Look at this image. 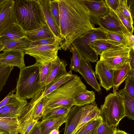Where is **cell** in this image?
I'll use <instances>...</instances> for the list:
<instances>
[{
  "label": "cell",
  "mask_w": 134,
  "mask_h": 134,
  "mask_svg": "<svg viewBox=\"0 0 134 134\" xmlns=\"http://www.w3.org/2000/svg\"><path fill=\"white\" fill-rule=\"evenodd\" d=\"M62 40L60 45L66 51L76 39L95 28L83 0H58Z\"/></svg>",
  "instance_id": "obj_1"
},
{
  "label": "cell",
  "mask_w": 134,
  "mask_h": 134,
  "mask_svg": "<svg viewBox=\"0 0 134 134\" xmlns=\"http://www.w3.org/2000/svg\"><path fill=\"white\" fill-rule=\"evenodd\" d=\"M87 90L80 77L75 75L73 78L43 98L45 111L58 107L70 108L74 105V97Z\"/></svg>",
  "instance_id": "obj_2"
},
{
  "label": "cell",
  "mask_w": 134,
  "mask_h": 134,
  "mask_svg": "<svg viewBox=\"0 0 134 134\" xmlns=\"http://www.w3.org/2000/svg\"><path fill=\"white\" fill-rule=\"evenodd\" d=\"M14 12L17 23L25 32L47 23L38 0H14Z\"/></svg>",
  "instance_id": "obj_3"
},
{
  "label": "cell",
  "mask_w": 134,
  "mask_h": 134,
  "mask_svg": "<svg viewBox=\"0 0 134 134\" xmlns=\"http://www.w3.org/2000/svg\"><path fill=\"white\" fill-rule=\"evenodd\" d=\"M40 65L35 63L20 70L15 88L17 97L25 100L31 98L44 86L40 82Z\"/></svg>",
  "instance_id": "obj_4"
},
{
  "label": "cell",
  "mask_w": 134,
  "mask_h": 134,
  "mask_svg": "<svg viewBox=\"0 0 134 134\" xmlns=\"http://www.w3.org/2000/svg\"><path fill=\"white\" fill-rule=\"evenodd\" d=\"M100 109L103 122L110 126H117L125 117L122 98L117 91L110 93L105 97Z\"/></svg>",
  "instance_id": "obj_5"
},
{
  "label": "cell",
  "mask_w": 134,
  "mask_h": 134,
  "mask_svg": "<svg viewBox=\"0 0 134 134\" xmlns=\"http://www.w3.org/2000/svg\"><path fill=\"white\" fill-rule=\"evenodd\" d=\"M105 39H107L106 32L100 27L95 28L76 39L71 45L75 48L82 57L95 63L98 59V55L89 45L96 40Z\"/></svg>",
  "instance_id": "obj_6"
},
{
  "label": "cell",
  "mask_w": 134,
  "mask_h": 134,
  "mask_svg": "<svg viewBox=\"0 0 134 134\" xmlns=\"http://www.w3.org/2000/svg\"><path fill=\"white\" fill-rule=\"evenodd\" d=\"M131 49L127 46L122 45L108 49L102 52L99 60L109 69H120L128 63Z\"/></svg>",
  "instance_id": "obj_7"
},
{
  "label": "cell",
  "mask_w": 134,
  "mask_h": 134,
  "mask_svg": "<svg viewBox=\"0 0 134 134\" xmlns=\"http://www.w3.org/2000/svg\"><path fill=\"white\" fill-rule=\"evenodd\" d=\"M60 43L57 41L50 45L27 48L23 50L25 54L29 55L34 57L36 63L41 64L47 62H52L58 57V53L61 49Z\"/></svg>",
  "instance_id": "obj_8"
},
{
  "label": "cell",
  "mask_w": 134,
  "mask_h": 134,
  "mask_svg": "<svg viewBox=\"0 0 134 134\" xmlns=\"http://www.w3.org/2000/svg\"><path fill=\"white\" fill-rule=\"evenodd\" d=\"M28 103L26 100L21 99L14 94L6 104L0 107V117L19 118Z\"/></svg>",
  "instance_id": "obj_9"
},
{
  "label": "cell",
  "mask_w": 134,
  "mask_h": 134,
  "mask_svg": "<svg viewBox=\"0 0 134 134\" xmlns=\"http://www.w3.org/2000/svg\"><path fill=\"white\" fill-rule=\"evenodd\" d=\"M109 13L103 16L92 18L93 24L98 25L106 32H128L122 26L114 14L109 10Z\"/></svg>",
  "instance_id": "obj_10"
},
{
  "label": "cell",
  "mask_w": 134,
  "mask_h": 134,
  "mask_svg": "<svg viewBox=\"0 0 134 134\" xmlns=\"http://www.w3.org/2000/svg\"><path fill=\"white\" fill-rule=\"evenodd\" d=\"M0 53V64L5 67L16 66L20 69L25 66V54L21 50H9Z\"/></svg>",
  "instance_id": "obj_11"
},
{
  "label": "cell",
  "mask_w": 134,
  "mask_h": 134,
  "mask_svg": "<svg viewBox=\"0 0 134 134\" xmlns=\"http://www.w3.org/2000/svg\"><path fill=\"white\" fill-rule=\"evenodd\" d=\"M75 75L70 70L68 73L47 85H45L31 98L29 103L30 104L36 103L41 99L50 94L59 87L73 78Z\"/></svg>",
  "instance_id": "obj_12"
},
{
  "label": "cell",
  "mask_w": 134,
  "mask_h": 134,
  "mask_svg": "<svg viewBox=\"0 0 134 134\" xmlns=\"http://www.w3.org/2000/svg\"><path fill=\"white\" fill-rule=\"evenodd\" d=\"M14 0H6L0 12V35L14 23H17L14 12Z\"/></svg>",
  "instance_id": "obj_13"
},
{
  "label": "cell",
  "mask_w": 134,
  "mask_h": 134,
  "mask_svg": "<svg viewBox=\"0 0 134 134\" xmlns=\"http://www.w3.org/2000/svg\"><path fill=\"white\" fill-rule=\"evenodd\" d=\"M114 70L109 69L102 62H97L95 73L99 82V85L108 91L112 88Z\"/></svg>",
  "instance_id": "obj_14"
},
{
  "label": "cell",
  "mask_w": 134,
  "mask_h": 134,
  "mask_svg": "<svg viewBox=\"0 0 134 134\" xmlns=\"http://www.w3.org/2000/svg\"><path fill=\"white\" fill-rule=\"evenodd\" d=\"M83 76L87 83L97 92L101 90L100 86L97 82L94 72L90 62L82 57L78 71Z\"/></svg>",
  "instance_id": "obj_15"
},
{
  "label": "cell",
  "mask_w": 134,
  "mask_h": 134,
  "mask_svg": "<svg viewBox=\"0 0 134 134\" xmlns=\"http://www.w3.org/2000/svg\"><path fill=\"white\" fill-rule=\"evenodd\" d=\"M100 115V112L97 104L94 101L82 107L81 116L79 123L71 134H76L83 126L92 119Z\"/></svg>",
  "instance_id": "obj_16"
},
{
  "label": "cell",
  "mask_w": 134,
  "mask_h": 134,
  "mask_svg": "<svg viewBox=\"0 0 134 134\" xmlns=\"http://www.w3.org/2000/svg\"><path fill=\"white\" fill-rule=\"evenodd\" d=\"M43 12L46 23L54 34L55 39L60 43L62 40L60 30L50 11L49 0H38Z\"/></svg>",
  "instance_id": "obj_17"
},
{
  "label": "cell",
  "mask_w": 134,
  "mask_h": 134,
  "mask_svg": "<svg viewBox=\"0 0 134 134\" xmlns=\"http://www.w3.org/2000/svg\"><path fill=\"white\" fill-rule=\"evenodd\" d=\"M44 111L43 98L34 104H30L28 103L23 113L18 118L20 124L29 117L38 121L42 117Z\"/></svg>",
  "instance_id": "obj_18"
},
{
  "label": "cell",
  "mask_w": 134,
  "mask_h": 134,
  "mask_svg": "<svg viewBox=\"0 0 134 134\" xmlns=\"http://www.w3.org/2000/svg\"><path fill=\"white\" fill-rule=\"evenodd\" d=\"M83 0L88 9L91 18L101 17L109 13V8L105 0Z\"/></svg>",
  "instance_id": "obj_19"
},
{
  "label": "cell",
  "mask_w": 134,
  "mask_h": 134,
  "mask_svg": "<svg viewBox=\"0 0 134 134\" xmlns=\"http://www.w3.org/2000/svg\"><path fill=\"white\" fill-rule=\"evenodd\" d=\"M67 65V63L65 61L60 59L58 57L53 61L51 72L46 82L45 85L66 75L68 73L66 68Z\"/></svg>",
  "instance_id": "obj_20"
},
{
  "label": "cell",
  "mask_w": 134,
  "mask_h": 134,
  "mask_svg": "<svg viewBox=\"0 0 134 134\" xmlns=\"http://www.w3.org/2000/svg\"><path fill=\"white\" fill-rule=\"evenodd\" d=\"M82 107L74 105L70 109L65 123L64 134H71L79 122L82 111Z\"/></svg>",
  "instance_id": "obj_21"
},
{
  "label": "cell",
  "mask_w": 134,
  "mask_h": 134,
  "mask_svg": "<svg viewBox=\"0 0 134 134\" xmlns=\"http://www.w3.org/2000/svg\"><path fill=\"white\" fill-rule=\"evenodd\" d=\"M20 123L18 117H0V133L6 134H18Z\"/></svg>",
  "instance_id": "obj_22"
},
{
  "label": "cell",
  "mask_w": 134,
  "mask_h": 134,
  "mask_svg": "<svg viewBox=\"0 0 134 134\" xmlns=\"http://www.w3.org/2000/svg\"><path fill=\"white\" fill-rule=\"evenodd\" d=\"M26 37L31 42L55 38L47 23L37 29L26 32Z\"/></svg>",
  "instance_id": "obj_23"
},
{
  "label": "cell",
  "mask_w": 134,
  "mask_h": 134,
  "mask_svg": "<svg viewBox=\"0 0 134 134\" xmlns=\"http://www.w3.org/2000/svg\"><path fill=\"white\" fill-rule=\"evenodd\" d=\"M0 40L4 47L3 51L15 49L21 50L23 51L24 48L28 47L31 42L26 38L18 40L0 38Z\"/></svg>",
  "instance_id": "obj_24"
},
{
  "label": "cell",
  "mask_w": 134,
  "mask_h": 134,
  "mask_svg": "<svg viewBox=\"0 0 134 134\" xmlns=\"http://www.w3.org/2000/svg\"><path fill=\"white\" fill-rule=\"evenodd\" d=\"M89 45L98 55H100L106 50L122 45L107 38L96 40L91 42Z\"/></svg>",
  "instance_id": "obj_25"
},
{
  "label": "cell",
  "mask_w": 134,
  "mask_h": 134,
  "mask_svg": "<svg viewBox=\"0 0 134 134\" xmlns=\"http://www.w3.org/2000/svg\"><path fill=\"white\" fill-rule=\"evenodd\" d=\"M68 112L59 118L49 119L40 121L42 130V134H49L52 130L59 128L66 122L68 117Z\"/></svg>",
  "instance_id": "obj_26"
},
{
  "label": "cell",
  "mask_w": 134,
  "mask_h": 134,
  "mask_svg": "<svg viewBox=\"0 0 134 134\" xmlns=\"http://www.w3.org/2000/svg\"><path fill=\"white\" fill-rule=\"evenodd\" d=\"M130 70L128 63L125 64L121 69L114 70L112 87L113 92L118 90L120 85L129 76Z\"/></svg>",
  "instance_id": "obj_27"
},
{
  "label": "cell",
  "mask_w": 134,
  "mask_h": 134,
  "mask_svg": "<svg viewBox=\"0 0 134 134\" xmlns=\"http://www.w3.org/2000/svg\"><path fill=\"white\" fill-rule=\"evenodd\" d=\"M0 38L12 40L23 39L26 38V32L17 23H14L0 35Z\"/></svg>",
  "instance_id": "obj_28"
},
{
  "label": "cell",
  "mask_w": 134,
  "mask_h": 134,
  "mask_svg": "<svg viewBox=\"0 0 134 134\" xmlns=\"http://www.w3.org/2000/svg\"><path fill=\"white\" fill-rule=\"evenodd\" d=\"M95 94L93 91H86L76 94L73 98L74 105L80 107L91 104L95 101Z\"/></svg>",
  "instance_id": "obj_29"
},
{
  "label": "cell",
  "mask_w": 134,
  "mask_h": 134,
  "mask_svg": "<svg viewBox=\"0 0 134 134\" xmlns=\"http://www.w3.org/2000/svg\"><path fill=\"white\" fill-rule=\"evenodd\" d=\"M121 96L123 102L125 116L129 119L134 120V99L124 91L123 88L118 92Z\"/></svg>",
  "instance_id": "obj_30"
},
{
  "label": "cell",
  "mask_w": 134,
  "mask_h": 134,
  "mask_svg": "<svg viewBox=\"0 0 134 134\" xmlns=\"http://www.w3.org/2000/svg\"><path fill=\"white\" fill-rule=\"evenodd\" d=\"M70 108L60 107L46 110L43 113L41 121L49 119L60 117L67 114L69 112Z\"/></svg>",
  "instance_id": "obj_31"
},
{
  "label": "cell",
  "mask_w": 134,
  "mask_h": 134,
  "mask_svg": "<svg viewBox=\"0 0 134 134\" xmlns=\"http://www.w3.org/2000/svg\"><path fill=\"white\" fill-rule=\"evenodd\" d=\"M103 121L101 116L92 119L81 127L76 134H88L98 128Z\"/></svg>",
  "instance_id": "obj_32"
},
{
  "label": "cell",
  "mask_w": 134,
  "mask_h": 134,
  "mask_svg": "<svg viewBox=\"0 0 134 134\" xmlns=\"http://www.w3.org/2000/svg\"><path fill=\"white\" fill-rule=\"evenodd\" d=\"M114 11L122 15L128 20L132 25H133V18L128 5L127 0H119L118 8L116 11Z\"/></svg>",
  "instance_id": "obj_33"
},
{
  "label": "cell",
  "mask_w": 134,
  "mask_h": 134,
  "mask_svg": "<svg viewBox=\"0 0 134 134\" xmlns=\"http://www.w3.org/2000/svg\"><path fill=\"white\" fill-rule=\"evenodd\" d=\"M38 122L31 117L26 118L20 123L19 133L29 134Z\"/></svg>",
  "instance_id": "obj_34"
},
{
  "label": "cell",
  "mask_w": 134,
  "mask_h": 134,
  "mask_svg": "<svg viewBox=\"0 0 134 134\" xmlns=\"http://www.w3.org/2000/svg\"><path fill=\"white\" fill-rule=\"evenodd\" d=\"M69 49H70L72 54L71 59L70 68L71 70L78 72L80 66L81 56L73 46L71 45Z\"/></svg>",
  "instance_id": "obj_35"
},
{
  "label": "cell",
  "mask_w": 134,
  "mask_h": 134,
  "mask_svg": "<svg viewBox=\"0 0 134 134\" xmlns=\"http://www.w3.org/2000/svg\"><path fill=\"white\" fill-rule=\"evenodd\" d=\"M52 62H47L40 66V82L43 86L45 85L46 82L50 73Z\"/></svg>",
  "instance_id": "obj_36"
},
{
  "label": "cell",
  "mask_w": 134,
  "mask_h": 134,
  "mask_svg": "<svg viewBox=\"0 0 134 134\" xmlns=\"http://www.w3.org/2000/svg\"><path fill=\"white\" fill-rule=\"evenodd\" d=\"M125 92L134 99V71L130 70L129 75L125 80Z\"/></svg>",
  "instance_id": "obj_37"
},
{
  "label": "cell",
  "mask_w": 134,
  "mask_h": 134,
  "mask_svg": "<svg viewBox=\"0 0 134 134\" xmlns=\"http://www.w3.org/2000/svg\"><path fill=\"white\" fill-rule=\"evenodd\" d=\"M106 32L107 39L115 42L123 46H127V40L124 34V33L123 32Z\"/></svg>",
  "instance_id": "obj_38"
},
{
  "label": "cell",
  "mask_w": 134,
  "mask_h": 134,
  "mask_svg": "<svg viewBox=\"0 0 134 134\" xmlns=\"http://www.w3.org/2000/svg\"><path fill=\"white\" fill-rule=\"evenodd\" d=\"M13 68V67L4 66L0 64V92L5 85Z\"/></svg>",
  "instance_id": "obj_39"
},
{
  "label": "cell",
  "mask_w": 134,
  "mask_h": 134,
  "mask_svg": "<svg viewBox=\"0 0 134 134\" xmlns=\"http://www.w3.org/2000/svg\"><path fill=\"white\" fill-rule=\"evenodd\" d=\"M119 21L122 26L129 33L133 34L134 28L129 21L124 16L109 8Z\"/></svg>",
  "instance_id": "obj_40"
},
{
  "label": "cell",
  "mask_w": 134,
  "mask_h": 134,
  "mask_svg": "<svg viewBox=\"0 0 134 134\" xmlns=\"http://www.w3.org/2000/svg\"><path fill=\"white\" fill-rule=\"evenodd\" d=\"M51 13L58 27H60V12L58 0H49Z\"/></svg>",
  "instance_id": "obj_41"
},
{
  "label": "cell",
  "mask_w": 134,
  "mask_h": 134,
  "mask_svg": "<svg viewBox=\"0 0 134 134\" xmlns=\"http://www.w3.org/2000/svg\"><path fill=\"white\" fill-rule=\"evenodd\" d=\"M57 41H58L54 37L36 40L31 42L28 48L52 44L55 43Z\"/></svg>",
  "instance_id": "obj_42"
},
{
  "label": "cell",
  "mask_w": 134,
  "mask_h": 134,
  "mask_svg": "<svg viewBox=\"0 0 134 134\" xmlns=\"http://www.w3.org/2000/svg\"><path fill=\"white\" fill-rule=\"evenodd\" d=\"M114 128L103 121L97 129V134H112Z\"/></svg>",
  "instance_id": "obj_43"
},
{
  "label": "cell",
  "mask_w": 134,
  "mask_h": 134,
  "mask_svg": "<svg viewBox=\"0 0 134 134\" xmlns=\"http://www.w3.org/2000/svg\"><path fill=\"white\" fill-rule=\"evenodd\" d=\"M124 34L127 40V46L134 50V36L133 34L125 32Z\"/></svg>",
  "instance_id": "obj_44"
},
{
  "label": "cell",
  "mask_w": 134,
  "mask_h": 134,
  "mask_svg": "<svg viewBox=\"0 0 134 134\" xmlns=\"http://www.w3.org/2000/svg\"><path fill=\"white\" fill-rule=\"evenodd\" d=\"M105 2L109 8L116 11L118 7L119 0H105Z\"/></svg>",
  "instance_id": "obj_45"
},
{
  "label": "cell",
  "mask_w": 134,
  "mask_h": 134,
  "mask_svg": "<svg viewBox=\"0 0 134 134\" xmlns=\"http://www.w3.org/2000/svg\"><path fill=\"white\" fill-rule=\"evenodd\" d=\"M16 88L12 90L0 102V107L5 105L8 102L14 94V93L16 92Z\"/></svg>",
  "instance_id": "obj_46"
},
{
  "label": "cell",
  "mask_w": 134,
  "mask_h": 134,
  "mask_svg": "<svg viewBox=\"0 0 134 134\" xmlns=\"http://www.w3.org/2000/svg\"><path fill=\"white\" fill-rule=\"evenodd\" d=\"M42 130L40 122H38L29 134H42Z\"/></svg>",
  "instance_id": "obj_47"
},
{
  "label": "cell",
  "mask_w": 134,
  "mask_h": 134,
  "mask_svg": "<svg viewBox=\"0 0 134 134\" xmlns=\"http://www.w3.org/2000/svg\"><path fill=\"white\" fill-rule=\"evenodd\" d=\"M131 70L134 71V50L131 49L129 54V58L128 62Z\"/></svg>",
  "instance_id": "obj_48"
},
{
  "label": "cell",
  "mask_w": 134,
  "mask_h": 134,
  "mask_svg": "<svg viewBox=\"0 0 134 134\" xmlns=\"http://www.w3.org/2000/svg\"><path fill=\"white\" fill-rule=\"evenodd\" d=\"M112 134H129L125 131L115 128Z\"/></svg>",
  "instance_id": "obj_49"
},
{
  "label": "cell",
  "mask_w": 134,
  "mask_h": 134,
  "mask_svg": "<svg viewBox=\"0 0 134 134\" xmlns=\"http://www.w3.org/2000/svg\"><path fill=\"white\" fill-rule=\"evenodd\" d=\"M59 128L54 129L51 131L49 134H59Z\"/></svg>",
  "instance_id": "obj_50"
},
{
  "label": "cell",
  "mask_w": 134,
  "mask_h": 134,
  "mask_svg": "<svg viewBox=\"0 0 134 134\" xmlns=\"http://www.w3.org/2000/svg\"><path fill=\"white\" fill-rule=\"evenodd\" d=\"M6 0H0V12L2 9L3 4Z\"/></svg>",
  "instance_id": "obj_51"
},
{
  "label": "cell",
  "mask_w": 134,
  "mask_h": 134,
  "mask_svg": "<svg viewBox=\"0 0 134 134\" xmlns=\"http://www.w3.org/2000/svg\"><path fill=\"white\" fill-rule=\"evenodd\" d=\"M4 48V47L3 44L0 40V53L1 51H2Z\"/></svg>",
  "instance_id": "obj_52"
},
{
  "label": "cell",
  "mask_w": 134,
  "mask_h": 134,
  "mask_svg": "<svg viewBox=\"0 0 134 134\" xmlns=\"http://www.w3.org/2000/svg\"><path fill=\"white\" fill-rule=\"evenodd\" d=\"M97 129L96 130H95L93 132H92L88 134H97Z\"/></svg>",
  "instance_id": "obj_53"
},
{
  "label": "cell",
  "mask_w": 134,
  "mask_h": 134,
  "mask_svg": "<svg viewBox=\"0 0 134 134\" xmlns=\"http://www.w3.org/2000/svg\"><path fill=\"white\" fill-rule=\"evenodd\" d=\"M0 134H6L4 133H0Z\"/></svg>",
  "instance_id": "obj_54"
},
{
  "label": "cell",
  "mask_w": 134,
  "mask_h": 134,
  "mask_svg": "<svg viewBox=\"0 0 134 134\" xmlns=\"http://www.w3.org/2000/svg\"></svg>",
  "instance_id": "obj_55"
}]
</instances>
